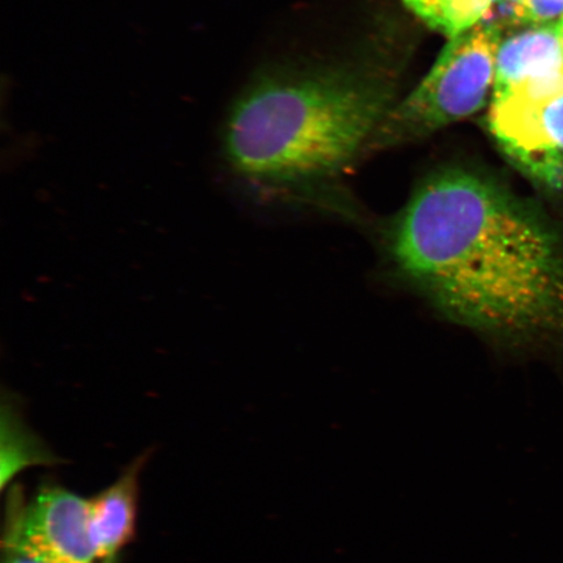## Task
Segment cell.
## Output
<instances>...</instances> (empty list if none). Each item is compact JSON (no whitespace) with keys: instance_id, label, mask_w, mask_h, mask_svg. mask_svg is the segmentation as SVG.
Listing matches in <instances>:
<instances>
[{"instance_id":"cell-2","label":"cell","mask_w":563,"mask_h":563,"mask_svg":"<svg viewBox=\"0 0 563 563\" xmlns=\"http://www.w3.org/2000/svg\"><path fill=\"white\" fill-rule=\"evenodd\" d=\"M383 88L343 75L273 76L245 90L224 152L246 179L291 183L347 166L386 114Z\"/></svg>"},{"instance_id":"cell-5","label":"cell","mask_w":563,"mask_h":563,"mask_svg":"<svg viewBox=\"0 0 563 563\" xmlns=\"http://www.w3.org/2000/svg\"><path fill=\"white\" fill-rule=\"evenodd\" d=\"M4 544L42 563H111L97 547L89 499L59 487L42 488L30 505L11 508Z\"/></svg>"},{"instance_id":"cell-11","label":"cell","mask_w":563,"mask_h":563,"mask_svg":"<svg viewBox=\"0 0 563 563\" xmlns=\"http://www.w3.org/2000/svg\"><path fill=\"white\" fill-rule=\"evenodd\" d=\"M3 563H42L33 555L23 551L15 545L4 544V560Z\"/></svg>"},{"instance_id":"cell-12","label":"cell","mask_w":563,"mask_h":563,"mask_svg":"<svg viewBox=\"0 0 563 563\" xmlns=\"http://www.w3.org/2000/svg\"><path fill=\"white\" fill-rule=\"evenodd\" d=\"M555 25H558L559 37H560V42H561V46H562V51H563V18L560 21H558V23H555Z\"/></svg>"},{"instance_id":"cell-6","label":"cell","mask_w":563,"mask_h":563,"mask_svg":"<svg viewBox=\"0 0 563 563\" xmlns=\"http://www.w3.org/2000/svg\"><path fill=\"white\" fill-rule=\"evenodd\" d=\"M563 95V51L558 25H531L499 44L492 100Z\"/></svg>"},{"instance_id":"cell-4","label":"cell","mask_w":563,"mask_h":563,"mask_svg":"<svg viewBox=\"0 0 563 563\" xmlns=\"http://www.w3.org/2000/svg\"><path fill=\"white\" fill-rule=\"evenodd\" d=\"M488 125L504 156L547 200L563 203V95L492 100Z\"/></svg>"},{"instance_id":"cell-10","label":"cell","mask_w":563,"mask_h":563,"mask_svg":"<svg viewBox=\"0 0 563 563\" xmlns=\"http://www.w3.org/2000/svg\"><path fill=\"white\" fill-rule=\"evenodd\" d=\"M510 23L544 25L563 18V0H498Z\"/></svg>"},{"instance_id":"cell-3","label":"cell","mask_w":563,"mask_h":563,"mask_svg":"<svg viewBox=\"0 0 563 563\" xmlns=\"http://www.w3.org/2000/svg\"><path fill=\"white\" fill-rule=\"evenodd\" d=\"M499 44L501 32L495 24L481 23L450 38L431 73L400 108V118L433 130L475 114L495 86Z\"/></svg>"},{"instance_id":"cell-8","label":"cell","mask_w":563,"mask_h":563,"mask_svg":"<svg viewBox=\"0 0 563 563\" xmlns=\"http://www.w3.org/2000/svg\"><path fill=\"white\" fill-rule=\"evenodd\" d=\"M426 23L454 38L488 20L498 0H404Z\"/></svg>"},{"instance_id":"cell-7","label":"cell","mask_w":563,"mask_h":563,"mask_svg":"<svg viewBox=\"0 0 563 563\" xmlns=\"http://www.w3.org/2000/svg\"><path fill=\"white\" fill-rule=\"evenodd\" d=\"M145 456L131 464L118 481L89 499L91 532L103 558L118 563L119 554L135 534L139 475Z\"/></svg>"},{"instance_id":"cell-1","label":"cell","mask_w":563,"mask_h":563,"mask_svg":"<svg viewBox=\"0 0 563 563\" xmlns=\"http://www.w3.org/2000/svg\"><path fill=\"white\" fill-rule=\"evenodd\" d=\"M393 262L442 312L512 347L563 356V228L496 179L443 168L389 232Z\"/></svg>"},{"instance_id":"cell-9","label":"cell","mask_w":563,"mask_h":563,"mask_svg":"<svg viewBox=\"0 0 563 563\" xmlns=\"http://www.w3.org/2000/svg\"><path fill=\"white\" fill-rule=\"evenodd\" d=\"M3 484L25 466L35 463H52L54 456L42 448L32 434L21 427L15 415L3 412Z\"/></svg>"}]
</instances>
